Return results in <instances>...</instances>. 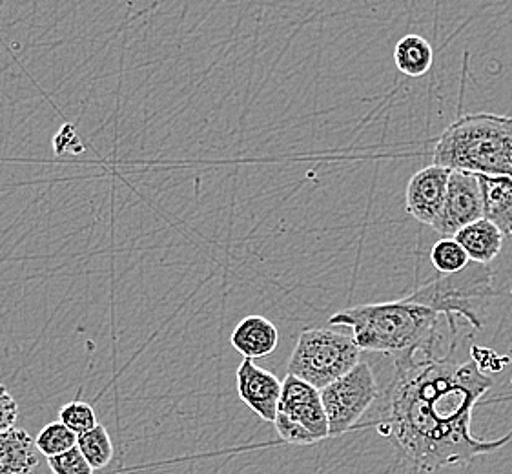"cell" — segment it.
<instances>
[{
	"label": "cell",
	"instance_id": "obj_1",
	"mask_svg": "<svg viewBox=\"0 0 512 474\" xmlns=\"http://www.w3.org/2000/svg\"><path fill=\"white\" fill-rule=\"evenodd\" d=\"M379 434L389 436L401 456L421 473L471 464L474 458L494 453L512 440V429L489 442L454 431L434 418L420 396L398 380L390 383L389 405L379 422Z\"/></svg>",
	"mask_w": 512,
	"mask_h": 474
},
{
	"label": "cell",
	"instance_id": "obj_2",
	"mask_svg": "<svg viewBox=\"0 0 512 474\" xmlns=\"http://www.w3.org/2000/svg\"><path fill=\"white\" fill-rule=\"evenodd\" d=\"M441 316L407 299L387 303H365L336 312L328 325L349 327L361 351L385 352L394 356H436L438 323Z\"/></svg>",
	"mask_w": 512,
	"mask_h": 474
},
{
	"label": "cell",
	"instance_id": "obj_3",
	"mask_svg": "<svg viewBox=\"0 0 512 474\" xmlns=\"http://www.w3.org/2000/svg\"><path fill=\"white\" fill-rule=\"evenodd\" d=\"M432 159L449 170L512 177V117L463 115L438 137Z\"/></svg>",
	"mask_w": 512,
	"mask_h": 474
},
{
	"label": "cell",
	"instance_id": "obj_4",
	"mask_svg": "<svg viewBox=\"0 0 512 474\" xmlns=\"http://www.w3.org/2000/svg\"><path fill=\"white\" fill-rule=\"evenodd\" d=\"M492 278L491 265L471 261L460 272L438 274L405 299L445 316L452 334H456V318L467 321L474 330H482L483 309L494 298Z\"/></svg>",
	"mask_w": 512,
	"mask_h": 474
},
{
	"label": "cell",
	"instance_id": "obj_5",
	"mask_svg": "<svg viewBox=\"0 0 512 474\" xmlns=\"http://www.w3.org/2000/svg\"><path fill=\"white\" fill-rule=\"evenodd\" d=\"M359 358L361 349L352 336L330 329H305L288 361V374L323 391L352 371Z\"/></svg>",
	"mask_w": 512,
	"mask_h": 474
},
{
	"label": "cell",
	"instance_id": "obj_6",
	"mask_svg": "<svg viewBox=\"0 0 512 474\" xmlns=\"http://www.w3.org/2000/svg\"><path fill=\"white\" fill-rule=\"evenodd\" d=\"M379 389L369 363L358 365L321 391V402L330 425V438L349 433L376 402Z\"/></svg>",
	"mask_w": 512,
	"mask_h": 474
},
{
	"label": "cell",
	"instance_id": "obj_7",
	"mask_svg": "<svg viewBox=\"0 0 512 474\" xmlns=\"http://www.w3.org/2000/svg\"><path fill=\"white\" fill-rule=\"evenodd\" d=\"M485 217V194L478 174L451 170L445 205L432 230L441 237H454L461 228Z\"/></svg>",
	"mask_w": 512,
	"mask_h": 474
},
{
	"label": "cell",
	"instance_id": "obj_8",
	"mask_svg": "<svg viewBox=\"0 0 512 474\" xmlns=\"http://www.w3.org/2000/svg\"><path fill=\"white\" fill-rule=\"evenodd\" d=\"M277 413L287 414L290 420L305 427L318 442L330 438V425L321 402V391L292 374H287L283 382Z\"/></svg>",
	"mask_w": 512,
	"mask_h": 474
},
{
	"label": "cell",
	"instance_id": "obj_9",
	"mask_svg": "<svg viewBox=\"0 0 512 474\" xmlns=\"http://www.w3.org/2000/svg\"><path fill=\"white\" fill-rule=\"evenodd\" d=\"M449 177H451L449 168H443L434 163L421 168L420 172L410 177L407 192H405V207L409 216L432 228L445 205Z\"/></svg>",
	"mask_w": 512,
	"mask_h": 474
},
{
	"label": "cell",
	"instance_id": "obj_10",
	"mask_svg": "<svg viewBox=\"0 0 512 474\" xmlns=\"http://www.w3.org/2000/svg\"><path fill=\"white\" fill-rule=\"evenodd\" d=\"M237 392L248 409L265 420L276 422L279 400L283 392V382L276 374L259 367L254 360H243L237 367Z\"/></svg>",
	"mask_w": 512,
	"mask_h": 474
},
{
	"label": "cell",
	"instance_id": "obj_11",
	"mask_svg": "<svg viewBox=\"0 0 512 474\" xmlns=\"http://www.w3.org/2000/svg\"><path fill=\"white\" fill-rule=\"evenodd\" d=\"M230 343L246 360H261L276 351L279 332L272 321L259 314H252L237 323L230 336Z\"/></svg>",
	"mask_w": 512,
	"mask_h": 474
},
{
	"label": "cell",
	"instance_id": "obj_12",
	"mask_svg": "<svg viewBox=\"0 0 512 474\" xmlns=\"http://www.w3.org/2000/svg\"><path fill=\"white\" fill-rule=\"evenodd\" d=\"M35 438L24 429L0 433V474H31L39 464Z\"/></svg>",
	"mask_w": 512,
	"mask_h": 474
},
{
	"label": "cell",
	"instance_id": "obj_13",
	"mask_svg": "<svg viewBox=\"0 0 512 474\" xmlns=\"http://www.w3.org/2000/svg\"><path fill=\"white\" fill-rule=\"evenodd\" d=\"M454 239L465 248L471 261L476 263L491 265L502 252L503 232L487 217L472 223L469 227L461 228Z\"/></svg>",
	"mask_w": 512,
	"mask_h": 474
},
{
	"label": "cell",
	"instance_id": "obj_14",
	"mask_svg": "<svg viewBox=\"0 0 512 474\" xmlns=\"http://www.w3.org/2000/svg\"><path fill=\"white\" fill-rule=\"evenodd\" d=\"M394 62L401 73L409 77H423L434 62L431 42L421 35H405L394 48Z\"/></svg>",
	"mask_w": 512,
	"mask_h": 474
},
{
	"label": "cell",
	"instance_id": "obj_15",
	"mask_svg": "<svg viewBox=\"0 0 512 474\" xmlns=\"http://www.w3.org/2000/svg\"><path fill=\"white\" fill-rule=\"evenodd\" d=\"M77 447L93 469H104L113 460L112 438L104 425H97L92 431L79 434Z\"/></svg>",
	"mask_w": 512,
	"mask_h": 474
},
{
	"label": "cell",
	"instance_id": "obj_16",
	"mask_svg": "<svg viewBox=\"0 0 512 474\" xmlns=\"http://www.w3.org/2000/svg\"><path fill=\"white\" fill-rule=\"evenodd\" d=\"M431 261L440 274H452L467 267L471 263V258L454 237H441L432 247Z\"/></svg>",
	"mask_w": 512,
	"mask_h": 474
},
{
	"label": "cell",
	"instance_id": "obj_17",
	"mask_svg": "<svg viewBox=\"0 0 512 474\" xmlns=\"http://www.w3.org/2000/svg\"><path fill=\"white\" fill-rule=\"evenodd\" d=\"M35 444L39 453L44 454L46 458H53L77 447V434L59 420V422L48 423L35 438Z\"/></svg>",
	"mask_w": 512,
	"mask_h": 474
},
{
	"label": "cell",
	"instance_id": "obj_18",
	"mask_svg": "<svg viewBox=\"0 0 512 474\" xmlns=\"http://www.w3.org/2000/svg\"><path fill=\"white\" fill-rule=\"evenodd\" d=\"M59 420H61L68 429H72L73 433L79 434L92 431L93 427H97V414L93 411L92 405L88 402H81L75 400L68 405H64L59 413Z\"/></svg>",
	"mask_w": 512,
	"mask_h": 474
},
{
	"label": "cell",
	"instance_id": "obj_19",
	"mask_svg": "<svg viewBox=\"0 0 512 474\" xmlns=\"http://www.w3.org/2000/svg\"><path fill=\"white\" fill-rule=\"evenodd\" d=\"M48 465L53 474H93L95 471L79 447H73L66 453L48 458Z\"/></svg>",
	"mask_w": 512,
	"mask_h": 474
},
{
	"label": "cell",
	"instance_id": "obj_20",
	"mask_svg": "<svg viewBox=\"0 0 512 474\" xmlns=\"http://www.w3.org/2000/svg\"><path fill=\"white\" fill-rule=\"evenodd\" d=\"M277 434L283 442L290 445H316L319 444L318 440L308 433L305 427H301L299 423L290 420L287 414L277 413L276 422Z\"/></svg>",
	"mask_w": 512,
	"mask_h": 474
},
{
	"label": "cell",
	"instance_id": "obj_21",
	"mask_svg": "<svg viewBox=\"0 0 512 474\" xmlns=\"http://www.w3.org/2000/svg\"><path fill=\"white\" fill-rule=\"evenodd\" d=\"M471 356L472 360L476 361V365L482 369L485 374L487 372H500L509 365V358H505V356H500V354H496V352L492 351V349H487V347H482V345H476V343H472L471 345Z\"/></svg>",
	"mask_w": 512,
	"mask_h": 474
},
{
	"label": "cell",
	"instance_id": "obj_22",
	"mask_svg": "<svg viewBox=\"0 0 512 474\" xmlns=\"http://www.w3.org/2000/svg\"><path fill=\"white\" fill-rule=\"evenodd\" d=\"M17 418H19V405L10 391L0 383V433L13 429Z\"/></svg>",
	"mask_w": 512,
	"mask_h": 474
},
{
	"label": "cell",
	"instance_id": "obj_23",
	"mask_svg": "<svg viewBox=\"0 0 512 474\" xmlns=\"http://www.w3.org/2000/svg\"><path fill=\"white\" fill-rule=\"evenodd\" d=\"M511 294H512V285H511Z\"/></svg>",
	"mask_w": 512,
	"mask_h": 474
},
{
	"label": "cell",
	"instance_id": "obj_24",
	"mask_svg": "<svg viewBox=\"0 0 512 474\" xmlns=\"http://www.w3.org/2000/svg\"><path fill=\"white\" fill-rule=\"evenodd\" d=\"M511 236H512V234H511Z\"/></svg>",
	"mask_w": 512,
	"mask_h": 474
}]
</instances>
